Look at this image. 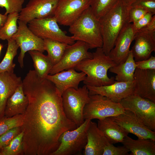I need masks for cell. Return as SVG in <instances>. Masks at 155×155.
Wrapping results in <instances>:
<instances>
[{
    "label": "cell",
    "instance_id": "cell-1",
    "mask_svg": "<svg viewBox=\"0 0 155 155\" xmlns=\"http://www.w3.org/2000/svg\"><path fill=\"white\" fill-rule=\"evenodd\" d=\"M22 85L28 100L22 125H27L31 129L36 140L37 154L51 155L59 146L61 134L77 127L66 117L62 95L52 82L41 79L34 70H30Z\"/></svg>",
    "mask_w": 155,
    "mask_h": 155
},
{
    "label": "cell",
    "instance_id": "cell-2",
    "mask_svg": "<svg viewBox=\"0 0 155 155\" xmlns=\"http://www.w3.org/2000/svg\"><path fill=\"white\" fill-rule=\"evenodd\" d=\"M92 53V59H84L74 68L86 74L84 84L87 86H100L114 83L115 78H109L107 71L111 67L116 65L110 57L104 53L102 48H98Z\"/></svg>",
    "mask_w": 155,
    "mask_h": 155
},
{
    "label": "cell",
    "instance_id": "cell-3",
    "mask_svg": "<svg viewBox=\"0 0 155 155\" xmlns=\"http://www.w3.org/2000/svg\"><path fill=\"white\" fill-rule=\"evenodd\" d=\"M131 6L124 4L121 0L99 20L103 40V51L109 55L113 48L118 35L127 22Z\"/></svg>",
    "mask_w": 155,
    "mask_h": 155
},
{
    "label": "cell",
    "instance_id": "cell-4",
    "mask_svg": "<svg viewBox=\"0 0 155 155\" xmlns=\"http://www.w3.org/2000/svg\"><path fill=\"white\" fill-rule=\"evenodd\" d=\"M69 31L75 41L86 43L90 49L102 47L103 40L100 22L90 7L69 26Z\"/></svg>",
    "mask_w": 155,
    "mask_h": 155
},
{
    "label": "cell",
    "instance_id": "cell-5",
    "mask_svg": "<svg viewBox=\"0 0 155 155\" xmlns=\"http://www.w3.org/2000/svg\"><path fill=\"white\" fill-rule=\"evenodd\" d=\"M63 110L67 117L78 127L84 121L83 112L90 96L87 86L76 89L69 88L62 94Z\"/></svg>",
    "mask_w": 155,
    "mask_h": 155
},
{
    "label": "cell",
    "instance_id": "cell-6",
    "mask_svg": "<svg viewBox=\"0 0 155 155\" xmlns=\"http://www.w3.org/2000/svg\"><path fill=\"white\" fill-rule=\"evenodd\" d=\"M91 120H85L75 129L63 133L59 139V146L52 155H73L80 154L87 143V131Z\"/></svg>",
    "mask_w": 155,
    "mask_h": 155
},
{
    "label": "cell",
    "instance_id": "cell-7",
    "mask_svg": "<svg viewBox=\"0 0 155 155\" xmlns=\"http://www.w3.org/2000/svg\"><path fill=\"white\" fill-rule=\"evenodd\" d=\"M89 96V100L84 110V120L101 119L118 115L125 111L119 103L114 102L105 96L99 94Z\"/></svg>",
    "mask_w": 155,
    "mask_h": 155
},
{
    "label": "cell",
    "instance_id": "cell-8",
    "mask_svg": "<svg viewBox=\"0 0 155 155\" xmlns=\"http://www.w3.org/2000/svg\"><path fill=\"white\" fill-rule=\"evenodd\" d=\"M119 103L125 110L132 112L140 122L155 131V102L133 94Z\"/></svg>",
    "mask_w": 155,
    "mask_h": 155
},
{
    "label": "cell",
    "instance_id": "cell-9",
    "mask_svg": "<svg viewBox=\"0 0 155 155\" xmlns=\"http://www.w3.org/2000/svg\"><path fill=\"white\" fill-rule=\"evenodd\" d=\"M58 23L52 16L33 19L27 23V25L35 35L43 39L55 40L69 45L73 44L75 41L59 28Z\"/></svg>",
    "mask_w": 155,
    "mask_h": 155
},
{
    "label": "cell",
    "instance_id": "cell-10",
    "mask_svg": "<svg viewBox=\"0 0 155 155\" xmlns=\"http://www.w3.org/2000/svg\"><path fill=\"white\" fill-rule=\"evenodd\" d=\"M88 45L81 41H76L73 44L68 45L59 61L54 65L49 75H53L63 70L75 68L83 60L92 59V53L88 51Z\"/></svg>",
    "mask_w": 155,
    "mask_h": 155
},
{
    "label": "cell",
    "instance_id": "cell-11",
    "mask_svg": "<svg viewBox=\"0 0 155 155\" xmlns=\"http://www.w3.org/2000/svg\"><path fill=\"white\" fill-rule=\"evenodd\" d=\"M17 32L12 37L20 49L18 58L20 67H24V59L25 53L36 50L43 53L44 51L43 39L35 35L29 28L27 24L19 20Z\"/></svg>",
    "mask_w": 155,
    "mask_h": 155
},
{
    "label": "cell",
    "instance_id": "cell-12",
    "mask_svg": "<svg viewBox=\"0 0 155 155\" xmlns=\"http://www.w3.org/2000/svg\"><path fill=\"white\" fill-rule=\"evenodd\" d=\"M90 0H59L53 16L59 24L69 26L90 6Z\"/></svg>",
    "mask_w": 155,
    "mask_h": 155
},
{
    "label": "cell",
    "instance_id": "cell-13",
    "mask_svg": "<svg viewBox=\"0 0 155 155\" xmlns=\"http://www.w3.org/2000/svg\"><path fill=\"white\" fill-rule=\"evenodd\" d=\"M59 0H30L19 13L18 20L27 24L35 18L53 16Z\"/></svg>",
    "mask_w": 155,
    "mask_h": 155
},
{
    "label": "cell",
    "instance_id": "cell-14",
    "mask_svg": "<svg viewBox=\"0 0 155 155\" xmlns=\"http://www.w3.org/2000/svg\"><path fill=\"white\" fill-rule=\"evenodd\" d=\"M136 32L133 24L128 22L121 31L109 55L116 65L125 62L126 60L130 51V45L134 40Z\"/></svg>",
    "mask_w": 155,
    "mask_h": 155
},
{
    "label": "cell",
    "instance_id": "cell-15",
    "mask_svg": "<svg viewBox=\"0 0 155 155\" xmlns=\"http://www.w3.org/2000/svg\"><path fill=\"white\" fill-rule=\"evenodd\" d=\"M86 86L89 95H101L116 103H120L123 99L133 94L134 89L133 81H116L111 84L100 86Z\"/></svg>",
    "mask_w": 155,
    "mask_h": 155
},
{
    "label": "cell",
    "instance_id": "cell-16",
    "mask_svg": "<svg viewBox=\"0 0 155 155\" xmlns=\"http://www.w3.org/2000/svg\"><path fill=\"white\" fill-rule=\"evenodd\" d=\"M111 117L128 133L133 134L139 138L155 141V131L140 122L131 112L125 110L122 113Z\"/></svg>",
    "mask_w": 155,
    "mask_h": 155
},
{
    "label": "cell",
    "instance_id": "cell-17",
    "mask_svg": "<svg viewBox=\"0 0 155 155\" xmlns=\"http://www.w3.org/2000/svg\"><path fill=\"white\" fill-rule=\"evenodd\" d=\"M134 40L131 50L135 62L148 59L155 51V30H150L145 27L136 32Z\"/></svg>",
    "mask_w": 155,
    "mask_h": 155
},
{
    "label": "cell",
    "instance_id": "cell-18",
    "mask_svg": "<svg viewBox=\"0 0 155 155\" xmlns=\"http://www.w3.org/2000/svg\"><path fill=\"white\" fill-rule=\"evenodd\" d=\"M133 78V94L155 102V69L136 68Z\"/></svg>",
    "mask_w": 155,
    "mask_h": 155
},
{
    "label": "cell",
    "instance_id": "cell-19",
    "mask_svg": "<svg viewBox=\"0 0 155 155\" xmlns=\"http://www.w3.org/2000/svg\"><path fill=\"white\" fill-rule=\"evenodd\" d=\"M86 74L82 71L78 72L74 68L64 70L53 75H48L46 78L53 83L62 95L67 89L78 88L80 82L86 79Z\"/></svg>",
    "mask_w": 155,
    "mask_h": 155
},
{
    "label": "cell",
    "instance_id": "cell-20",
    "mask_svg": "<svg viewBox=\"0 0 155 155\" xmlns=\"http://www.w3.org/2000/svg\"><path fill=\"white\" fill-rule=\"evenodd\" d=\"M87 142L84 149L85 155H102L104 149L110 143L91 120L87 131Z\"/></svg>",
    "mask_w": 155,
    "mask_h": 155
},
{
    "label": "cell",
    "instance_id": "cell-21",
    "mask_svg": "<svg viewBox=\"0 0 155 155\" xmlns=\"http://www.w3.org/2000/svg\"><path fill=\"white\" fill-rule=\"evenodd\" d=\"M22 84L21 78L13 72L0 73V115L4 111L8 99Z\"/></svg>",
    "mask_w": 155,
    "mask_h": 155
},
{
    "label": "cell",
    "instance_id": "cell-22",
    "mask_svg": "<svg viewBox=\"0 0 155 155\" xmlns=\"http://www.w3.org/2000/svg\"><path fill=\"white\" fill-rule=\"evenodd\" d=\"M98 128L111 144L122 143L128 133L111 117L98 120Z\"/></svg>",
    "mask_w": 155,
    "mask_h": 155
},
{
    "label": "cell",
    "instance_id": "cell-23",
    "mask_svg": "<svg viewBox=\"0 0 155 155\" xmlns=\"http://www.w3.org/2000/svg\"><path fill=\"white\" fill-rule=\"evenodd\" d=\"M28 104V100L24 93L22 84L8 99L4 110L5 114L7 117L24 114Z\"/></svg>",
    "mask_w": 155,
    "mask_h": 155
},
{
    "label": "cell",
    "instance_id": "cell-24",
    "mask_svg": "<svg viewBox=\"0 0 155 155\" xmlns=\"http://www.w3.org/2000/svg\"><path fill=\"white\" fill-rule=\"evenodd\" d=\"M122 143L131 152L129 155H155V141L139 138L135 140L127 135Z\"/></svg>",
    "mask_w": 155,
    "mask_h": 155
},
{
    "label": "cell",
    "instance_id": "cell-25",
    "mask_svg": "<svg viewBox=\"0 0 155 155\" xmlns=\"http://www.w3.org/2000/svg\"><path fill=\"white\" fill-rule=\"evenodd\" d=\"M136 65L132 51L130 50L125 62L110 68V72L116 74L115 80L117 82H133Z\"/></svg>",
    "mask_w": 155,
    "mask_h": 155
},
{
    "label": "cell",
    "instance_id": "cell-26",
    "mask_svg": "<svg viewBox=\"0 0 155 155\" xmlns=\"http://www.w3.org/2000/svg\"><path fill=\"white\" fill-rule=\"evenodd\" d=\"M34 63V70L41 79H44L49 74L54 65L47 55L39 51L33 50L28 51Z\"/></svg>",
    "mask_w": 155,
    "mask_h": 155
},
{
    "label": "cell",
    "instance_id": "cell-27",
    "mask_svg": "<svg viewBox=\"0 0 155 155\" xmlns=\"http://www.w3.org/2000/svg\"><path fill=\"white\" fill-rule=\"evenodd\" d=\"M44 48L54 65L61 59L65 49L69 45L66 43L49 39H44Z\"/></svg>",
    "mask_w": 155,
    "mask_h": 155
},
{
    "label": "cell",
    "instance_id": "cell-28",
    "mask_svg": "<svg viewBox=\"0 0 155 155\" xmlns=\"http://www.w3.org/2000/svg\"><path fill=\"white\" fill-rule=\"evenodd\" d=\"M8 46L5 55L0 63V73L5 71L13 72L15 64L13 63L16 55L18 45L12 38L7 40Z\"/></svg>",
    "mask_w": 155,
    "mask_h": 155
},
{
    "label": "cell",
    "instance_id": "cell-29",
    "mask_svg": "<svg viewBox=\"0 0 155 155\" xmlns=\"http://www.w3.org/2000/svg\"><path fill=\"white\" fill-rule=\"evenodd\" d=\"M19 13L14 12L8 14L7 20L4 26L0 29V39L8 40L12 38L17 31V22Z\"/></svg>",
    "mask_w": 155,
    "mask_h": 155
},
{
    "label": "cell",
    "instance_id": "cell-30",
    "mask_svg": "<svg viewBox=\"0 0 155 155\" xmlns=\"http://www.w3.org/2000/svg\"><path fill=\"white\" fill-rule=\"evenodd\" d=\"M120 0H90V7L93 14L99 20L111 10Z\"/></svg>",
    "mask_w": 155,
    "mask_h": 155
},
{
    "label": "cell",
    "instance_id": "cell-31",
    "mask_svg": "<svg viewBox=\"0 0 155 155\" xmlns=\"http://www.w3.org/2000/svg\"><path fill=\"white\" fill-rule=\"evenodd\" d=\"M24 122V114L16 115L0 120V136L9 129L22 126Z\"/></svg>",
    "mask_w": 155,
    "mask_h": 155
},
{
    "label": "cell",
    "instance_id": "cell-32",
    "mask_svg": "<svg viewBox=\"0 0 155 155\" xmlns=\"http://www.w3.org/2000/svg\"><path fill=\"white\" fill-rule=\"evenodd\" d=\"M24 135L22 131L7 146L1 148L0 155H15L19 154L22 149Z\"/></svg>",
    "mask_w": 155,
    "mask_h": 155
},
{
    "label": "cell",
    "instance_id": "cell-33",
    "mask_svg": "<svg viewBox=\"0 0 155 155\" xmlns=\"http://www.w3.org/2000/svg\"><path fill=\"white\" fill-rule=\"evenodd\" d=\"M25 0H0V7L6 10L5 14L17 12L19 13L23 8Z\"/></svg>",
    "mask_w": 155,
    "mask_h": 155
},
{
    "label": "cell",
    "instance_id": "cell-34",
    "mask_svg": "<svg viewBox=\"0 0 155 155\" xmlns=\"http://www.w3.org/2000/svg\"><path fill=\"white\" fill-rule=\"evenodd\" d=\"M19 127L11 129L0 136V149L7 146L20 133Z\"/></svg>",
    "mask_w": 155,
    "mask_h": 155
},
{
    "label": "cell",
    "instance_id": "cell-35",
    "mask_svg": "<svg viewBox=\"0 0 155 155\" xmlns=\"http://www.w3.org/2000/svg\"><path fill=\"white\" fill-rule=\"evenodd\" d=\"M129 152L123 145L116 147L109 143L105 147L102 155H127Z\"/></svg>",
    "mask_w": 155,
    "mask_h": 155
},
{
    "label": "cell",
    "instance_id": "cell-36",
    "mask_svg": "<svg viewBox=\"0 0 155 155\" xmlns=\"http://www.w3.org/2000/svg\"><path fill=\"white\" fill-rule=\"evenodd\" d=\"M131 7L145 10L153 15L155 14V0H136Z\"/></svg>",
    "mask_w": 155,
    "mask_h": 155
},
{
    "label": "cell",
    "instance_id": "cell-37",
    "mask_svg": "<svg viewBox=\"0 0 155 155\" xmlns=\"http://www.w3.org/2000/svg\"><path fill=\"white\" fill-rule=\"evenodd\" d=\"M147 12L142 9L131 7L128 13V21L134 24L142 18Z\"/></svg>",
    "mask_w": 155,
    "mask_h": 155
},
{
    "label": "cell",
    "instance_id": "cell-38",
    "mask_svg": "<svg viewBox=\"0 0 155 155\" xmlns=\"http://www.w3.org/2000/svg\"><path fill=\"white\" fill-rule=\"evenodd\" d=\"M136 68L143 70L155 69V57L151 56L146 60L135 62Z\"/></svg>",
    "mask_w": 155,
    "mask_h": 155
},
{
    "label": "cell",
    "instance_id": "cell-39",
    "mask_svg": "<svg viewBox=\"0 0 155 155\" xmlns=\"http://www.w3.org/2000/svg\"><path fill=\"white\" fill-rule=\"evenodd\" d=\"M153 15L151 13L147 12L139 20L132 24L133 27L136 31L146 26L150 21Z\"/></svg>",
    "mask_w": 155,
    "mask_h": 155
},
{
    "label": "cell",
    "instance_id": "cell-40",
    "mask_svg": "<svg viewBox=\"0 0 155 155\" xmlns=\"http://www.w3.org/2000/svg\"><path fill=\"white\" fill-rule=\"evenodd\" d=\"M145 27L151 31L155 30V15H154L151 20Z\"/></svg>",
    "mask_w": 155,
    "mask_h": 155
},
{
    "label": "cell",
    "instance_id": "cell-41",
    "mask_svg": "<svg viewBox=\"0 0 155 155\" xmlns=\"http://www.w3.org/2000/svg\"><path fill=\"white\" fill-rule=\"evenodd\" d=\"M7 18V15L0 13V29L4 25Z\"/></svg>",
    "mask_w": 155,
    "mask_h": 155
},
{
    "label": "cell",
    "instance_id": "cell-42",
    "mask_svg": "<svg viewBox=\"0 0 155 155\" xmlns=\"http://www.w3.org/2000/svg\"><path fill=\"white\" fill-rule=\"evenodd\" d=\"M122 2L125 5L131 6L132 4L136 0H121Z\"/></svg>",
    "mask_w": 155,
    "mask_h": 155
},
{
    "label": "cell",
    "instance_id": "cell-43",
    "mask_svg": "<svg viewBox=\"0 0 155 155\" xmlns=\"http://www.w3.org/2000/svg\"><path fill=\"white\" fill-rule=\"evenodd\" d=\"M2 48L3 45L1 44H0V53Z\"/></svg>",
    "mask_w": 155,
    "mask_h": 155
}]
</instances>
